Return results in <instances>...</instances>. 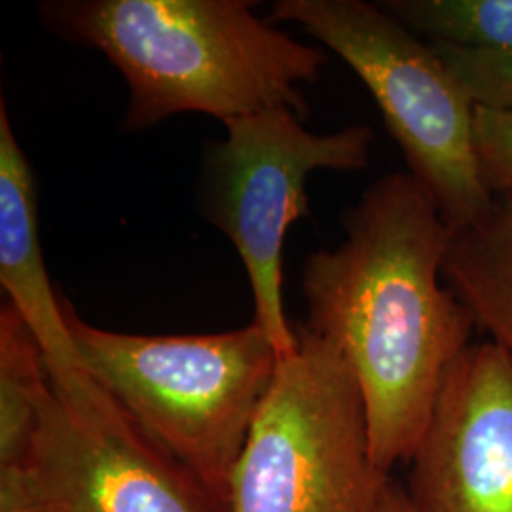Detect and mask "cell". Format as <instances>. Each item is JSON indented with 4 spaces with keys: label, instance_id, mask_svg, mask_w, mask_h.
<instances>
[{
    "label": "cell",
    "instance_id": "1",
    "mask_svg": "<svg viewBox=\"0 0 512 512\" xmlns=\"http://www.w3.org/2000/svg\"><path fill=\"white\" fill-rule=\"evenodd\" d=\"M346 239L302 270L306 327L353 368L372 458L385 475L414 456L475 315L448 289L450 226L410 173H387L342 215Z\"/></svg>",
    "mask_w": 512,
    "mask_h": 512
},
{
    "label": "cell",
    "instance_id": "2",
    "mask_svg": "<svg viewBox=\"0 0 512 512\" xmlns=\"http://www.w3.org/2000/svg\"><path fill=\"white\" fill-rule=\"evenodd\" d=\"M40 12L55 35L99 50L122 73L128 133L186 112L222 124L275 107L306 118L302 86L327 63L245 0H55Z\"/></svg>",
    "mask_w": 512,
    "mask_h": 512
},
{
    "label": "cell",
    "instance_id": "3",
    "mask_svg": "<svg viewBox=\"0 0 512 512\" xmlns=\"http://www.w3.org/2000/svg\"><path fill=\"white\" fill-rule=\"evenodd\" d=\"M61 308L84 368L224 507L281 359L264 330L251 323L217 334H124L93 327L63 294Z\"/></svg>",
    "mask_w": 512,
    "mask_h": 512
},
{
    "label": "cell",
    "instance_id": "4",
    "mask_svg": "<svg viewBox=\"0 0 512 512\" xmlns=\"http://www.w3.org/2000/svg\"><path fill=\"white\" fill-rule=\"evenodd\" d=\"M230 478L226 512H374L389 475L372 458L357 376L327 338L296 325Z\"/></svg>",
    "mask_w": 512,
    "mask_h": 512
},
{
    "label": "cell",
    "instance_id": "5",
    "mask_svg": "<svg viewBox=\"0 0 512 512\" xmlns=\"http://www.w3.org/2000/svg\"><path fill=\"white\" fill-rule=\"evenodd\" d=\"M272 21L300 25L363 80L452 232L488 213L495 198L478 173L475 101L429 40L365 0H277Z\"/></svg>",
    "mask_w": 512,
    "mask_h": 512
},
{
    "label": "cell",
    "instance_id": "6",
    "mask_svg": "<svg viewBox=\"0 0 512 512\" xmlns=\"http://www.w3.org/2000/svg\"><path fill=\"white\" fill-rule=\"evenodd\" d=\"M302 122L289 107L241 116L203 156L205 217L236 247L253 291V323L279 357L298 344L283 304V249L294 222L310 217L308 177L317 169L363 171L376 137L368 124L313 133Z\"/></svg>",
    "mask_w": 512,
    "mask_h": 512
},
{
    "label": "cell",
    "instance_id": "7",
    "mask_svg": "<svg viewBox=\"0 0 512 512\" xmlns=\"http://www.w3.org/2000/svg\"><path fill=\"white\" fill-rule=\"evenodd\" d=\"M44 359L50 389L19 467L35 511L226 512L148 439L76 351Z\"/></svg>",
    "mask_w": 512,
    "mask_h": 512
},
{
    "label": "cell",
    "instance_id": "8",
    "mask_svg": "<svg viewBox=\"0 0 512 512\" xmlns=\"http://www.w3.org/2000/svg\"><path fill=\"white\" fill-rule=\"evenodd\" d=\"M406 494L420 512H512V355L494 340L448 368Z\"/></svg>",
    "mask_w": 512,
    "mask_h": 512
},
{
    "label": "cell",
    "instance_id": "9",
    "mask_svg": "<svg viewBox=\"0 0 512 512\" xmlns=\"http://www.w3.org/2000/svg\"><path fill=\"white\" fill-rule=\"evenodd\" d=\"M0 285L44 349L46 357L73 353L61 294L46 272L35 173L0 101Z\"/></svg>",
    "mask_w": 512,
    "mask_h": 512
},
{
    "label": "cell",
    "instance_id": "10",
    "mask_svg": "<svg viewBox=\"0 0 512 512\" xmlns=\"http://www.w3.org/2000/svg\"><path fill=\"white\" fill-rule=\"evenodd\" d=\"M442 277L476 327L512 355V198H495L484 217L452 232Z\"/></svg>",
    "mask_w": 512,
    "mask_h": 512
},
{
    "label": "cell",
    "instance_id": "11",
    "mask_svg": "<svg viewBox=\"0 0 512 512\" xmlns=\"http://www.w3.org/2000/svg\"><path fill=\"white\" fill-rule=\"evenodd\" d=\"M48 389L44 349L6 300L0 308V471L25 465Z\"/></svg>",
    "mask_w": 512,
    "mask_h": 512
},
{
    "label": "cell",
    "instance_id": "12",
    "mask_svg": "<svg viewBox=\"0 0 512 512\" xmlns=\"http://www.w3.org/2000/svg\"><path fill=\"white\" fill-rule=\"evenodd\" d=\"M380 6L429 42L512 52V0H385Z\"/></svg>",
    "mask_w": 512,
    "mask_h": 512
},
{
    "label": "cell",
    "instance_id": "13",
    "mask_svg": "<svg viewBox=\"0 0 512 512\" xmlns=\"http://www.w3.org/2000/svg\"><path fill=\"white\" fill-rule=\"evenodd\" d=\"M431 44L475 105L512 109V52Z\"/></svg>",
    "mask_w": 512,
    "mask_h": 512
},
{
    "label": "cell",
    "instance_id": "14",
    "mask_svg": "<svg viewBox=\"0 0 512 512\" xmlns=\"http://www.w3.org/2000/svg\"><path fill=\"white\" fill-rule=\"evenodd\" d=\"M475 150L486 190L494 198H512V109L476 105Z\"/></svg>",
    "mask_w": 512,
    "mask_h": 512
},
{
    "label": "cell",
    "instance_id": "15",
    "mask_svg": "<svg viewBox=\"0 0 512 512\" xmlns=\"http://www.w3.org/2000/svg\"><path fill=\"white\" fill-rule=\"evenodd\" d=\"M374 512H420L412 503V499L406 494V488L399 482H395L391 476L385 482L384 490L378 499Z\"/></svg>",
    "mask_w": 512,
    "mask_h": 512
}]
</instances>
